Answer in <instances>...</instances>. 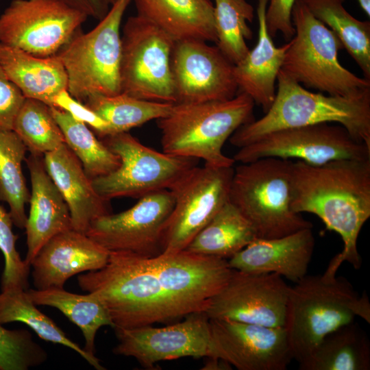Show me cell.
<instances>
[{"label":"cell","instance_id":"obj_20","mask_svg":"<svg viewBox=\"0 0 370 370\" xmlns=\"http://www.w3.org/2000/svg\"><path fill=\"white\" fill-rule=\"evenodd\" d=\"M314 247L312 228H305L279 238H257L227 262L235 270L276 273L296 283L307 275Z\"/></svg>","mask_w":370,"mask_h":370},{"label":"cell","instance_id":"obj_6","mask_svg":"<svg viewBox=\"0 0 370 370\" xmlns=\"http://www.w3.org/2000/svg\"><path fill=\"white\" fill-rule=\"evenodd\" d=\"M292 166L291 160L269 157L234 169L229 201L251 223L258 238H279L312 228L291 208Z\"/></svg>","mask_w":370,"mask_h":370},{"label":"cell","instance_id":"obj_13","mask_svg":"<svg viewBox=\"0 0 370 370\" xmlns=\"http://www.w3.org/2000/svg\"><path fill=\"white\" fill-rule=\"evenodd\" d=\"M87 18L60 0H12L0 16V42L37 57L54 56Z\"/></svg>","mask_w":370,"mask_h":370},{"label":"cell","instance_id":"obj_12","mask_svg":"<svg viewBox=\"0 0 370 370\" xmlns=\"http://www.w3.org/2000/svg\"><path fill=\"white\" fill-rule=\"evenodd\" d=\"M269 157L321 165L337 160L370 159V147L354 139L342 125L325 123L269 133L239 148L233 159L247 163Z\"/></svg>","mask_w":370,"mask_h":370},{"label":"cell","instance_id":"obj_41","mask_svg":"<svg viewBox=\"0 0 370 370\" xmlns=\"http://www.w3.org/2000/svg\"><path fill=\"white\" fill-rule=\"evenodd\" d=\"M68 5L83 12L88 17L101 20L116 0H60Z\"/></svg>","mask_w":370,"mask_h":370},{"label":"cell","instance_id":"obj_31","mask_svg":"<svg viewBox=\"0 0 370 370\" xmlns=\"http://www.w3.org/2000/svg\"><path fill=\"white\" fill-rule=\"evenodd\" d=\"M27 148L13 130H0V200L10 207L13 224L25 229L30 193L22 171Z\"/></svg>","mask_w":370,"mask_h":370},{"label":"cell","instance_id":"obj_18","mask_svg":"<svg viewBox=\"0 0 370 370\" xmlns=\"http://www.w3.org/2000/svg\"><path fill=\"white\" fill-rule=\"evenodd\" d=\"M212 357L238 370H285L293 359L285 329L210 319Z\"/></svg>","mask_w":370,"mask_h":370},{"label":"cell","instance_id":"obj_26","mask_svg":"<svg viewBox=\"0 0 370 370\" xmlns=\"http://www.w3.org/2000/svg\"><path fill=\"white\" fill-rule=\"evenodd\" d=\"M257 238L251 223L228 201L184 250L228 260Z\"/></svg>","mask_w":370,"mask_h":370},{"label":"cell","instance_id":"obj_39","mask_svg":"<svg viewBox=\"0 0 370 370\" xmlns=\"http://www.w3.org/2000/svg\"><path fill=\"white\" fill-rule=\"evenodd\" d=\"M296 0H269L266 10V24L271 38L281 33L290 40L295 34L292 9Z\"/></svg>","mask_w":370,"mask_h":370},{"label":"cell","instance_id":"obj_28","mask_svg":"<svg viewBox=\"0 0 370 370\" xmlns=\"http://www.w3.org/2000/svg\"><path fill=\"white\" fill-rule=\"evenodd\" d=\"M27 293L36 306L56 308L78 326L84 338V349L92 356H95V341L97 331L106 325L113 328L108 309L92 293L79 295L70 293L64 288L27 289Z\"/></svg>","mask_w":370,"mask_h":370},{"label":"cell","instance_id":"obj_38","mask_svg":"<svg viewBox=\"0 0 370 370\" xmlns=\"http://www.w3.org/2000/svg\"><path fill=\"white\" fill-rule=\"evenodd\" d=\"M52 107L62 110L75 120L90 125L100 137L110 135L108 124L84 103L73 98L67 90L60 91L53 97Z\"/></svg>","mask_w":370,"mask_h":370},{"label":"cell","instance_id":"obj_3","mask_svg":"<svg viewBox=\"0 0 370 370\" xmlns=\"http://www.w3.org/2000/svg\"><path fill=\"white\" fill-rule=\"evenodd\" d=\"M325 123L342 125L354 139L370 147V90L352 97L314 92L280 69L269 109L260 119L241 126L230 142L241 148L277 130Z\"/></svg>","mask_w":370,"mask_h":370},{"label":"cell","instance_id":"obj_29","mask_svg":"<svg viewBox=\"0 0 370 370\" xmlns=\"http://www.w3.org/2000/svg\"><path fill=\"white\" fill-rule=\"evenodd\" d=\"M310 13L338 37L370 80V22L360 21L343 7V0H301Z\"/></svg>","mask_w":370,"mask_h":370},{"label":"cell","instance_id":"obj_42","mask_svg":"<svg viewBox=\"0 0 370 370\" xmlns=\"http://www.w3.org/2000/svg\"><path fill=\"white\" fill-rule=\"evenodd\" d=\"M344 1V0H343ZM360 8L366 13V14L370 16V0H357Z\"/></svg>","mask_w":370,"mask_h":370},{"label":"cell","instance_id":"obj_17","mask_svg":"<svg viewBox=\"0 0 370 370\" xmlns=\"http://www.w3.org/2000/svg\"><path fill=\"white\" fill-rule=\"evenodd\" d=\"M234 68L217 46L195 39L175 42L171 71L176 103L232 99L238 93Z\"/></svg>","mask_w":370,"mask_h":370},{"label":"cell","instance_id":"obj_27","mask_svg":"<svg viewBox=\"0 0 370 370\" xmlns=\"http://www.w3.org/2000/svg\"><path fill=\"white\" fill-rule=\"evenodd\" d=\"M301 370H369L370 344L354 321L328 334L310 356L299 365Z\"/></svg>","mask_w":370,"mask_h":370},{"label":"cell","instance_id":"obj_15","mask_svg":"<svg viewBox=\"0 0 370 370\" xmlns=\"http://www.w3.org/2000/svg\"><path fill=\"white\" fill-rule=\"evenodd\" d=\"M290 286L276 273L233 269L223 288L209 301V319H227L268 327H284Z\"/></svg>","mask_w":370,"mask_h":370},{"label":"cell","instance_id":"obj_10","mask_svg":"<svg viewBox=\"0 0 370 370\" xmlns=\"http://www.w3.org/2000/svg\"><path fill=\"white\" fill-rule=\"evenodd\" d=\"M103 138V143L119 158L120 165L109 174L92 179V184L108 201L118 197L139 199L152 192L169 189L198 162L154 150L128 132Z\"/></svg>","mask_w":370,"mask_h":370},{"label":"cell","instance_id":"obj_37","mask_svg":"<svg viewBox=\"0 0 370 370\" xmlns=\"http://www.w3.org/2000/svg\"><path fill=\"white\" fill-rule=\"evenodd\" d=\"M13 221L10 212L0 205V250L4 258L1 291L10 288L27 290L30 265L22 260L16 248L18 236L12 231Z\"/></svg>","mask_w":370,"mask_h":370},{"label":"cell","instance_id":"obj_22","mask_svg":"<svg viewBox=\"0 0 370 370\" xmlns=\"http://www.w3.org/2000/svg\"><path fill=\"white\" fill-rule=\"evenodd\" d=\"M45 169L64 198L73 230L86 234L95 219L111 213L108 201L95 190L77 157L64 143L43 155Z\"/></svg>","mask_w":370,"mask_h":370},{"label":"cell","instance_id":"obj_34","mask_svg":"<svg viewBox=\"0 0 370 370\" xmlns=\"http://www.w3.org/2000/svg\"><path fill=\"white\" fill-rule=\"evenodd\" d=\"M254 17V7L247 0H214L216 44L234 65L249 51L245 40L253 37L248 23Z\"/></svg>","mask_w":370,"mask_h":370},{"label":"cell","instance_id":"obj_11","mask_svg":"<svg viewBox=\"0 0 370 370\" xmlns=\"http://www.w3.org/2000/svg\"><path fill=\"white\" fill-rule=\"evenodd\" d=\"M234 169L195 166L171 186L174 205L164 229L162 253L184 250L229 201Z\"/></svg>","mask_w":370,"mask_h":370},{"label":"cell","instance_id":"obj_35","mask_svg":"<svg viewBox=\"0 0 370 370\" xmlns=\"http://www.w3.org/2000/svg\"><path fill=\"white\" fill-rule=\"evenodd\" d=\"M12 130L33 154L44 155L65 143L51 107L34 99H25L15 117Z\"/></svg>","mask_w":370,"mask_h":370},{"label":"cell","instance_id":"obj_7","mask_svg":"<svg viewBox=\"0 0 370 370\" xmlns=\"http://www.w3.org/2000/svg\"><path fill=\"white\" fill-rule=\"evenodd\" d=\"M291 16L295 34L288 40L281 71L301 85L330 95L352 97L370 90L369 79L341 65V42L301 0L295 1Z\"/></svg>","mask_w":370,"mask_h":370},{"label":"cell","instance_id":"obj_16","mask_svg":"<svg viewBox=\"0 0 370 370\" xmlns=\"http://www.w3.org/2000/svg\"><path fill=\"white\" fill-rule=\"evenodd\" d=\"M182 321L162 328L145 325L115 329L119 343L113 352L135 358L153 369L162 360L184 357L211 358L210 319L204 312H194Z\"/></svg>","mask_w":370,"mask_h":370},{"label":"cell","instance_id":"obj_14","mask_svg":"<svg viewBox=\"0 0 370 370\" xmlns=\"http://www.w3.org/2000/svg\"><path fill=\"white\" fill-rule=\"evenodd\" d=\"M174 199L169 189L139 198L130 208L93 221L86 235L111 251L153 257L162 252V237Z\"/></svg>","mask_w":370,"mask_h":370},{"label":"cell","instance_id":"obj_23","mask_svg":"<svg viewBox=\"0 0 370 370\" xmlns=\"http://www.w3.org/2000/svg\"><path fill=\"white\" fill-rule=\"evenodd\" d=\"M257 1L258 41L254 48L234 65V75L238 92L247 95L265 113L274 101L275 83L289 41L281 47L275 45L266 24L269 0Z\"/></svg>","mask_w":370,"mask_h":370},{"label":"cell","instance_id":"obj_32","mask_svg":"<svg viewBox=\"0 0 370 370\" xmlns=\"http://www.w3.org/2000/svg\"><path fill=\"white\" fill-rule=\"evenodd\" d=\"M84 103L108 124L110 135L127 132L149 121L162 118L173 105L138 99L123 92L110 96L92 95Z\"/></svg>","mask_w":370,"mask_h":370},{"label":"cell","instance_id":"obj_40","mask_svg":"<svg viewBox=\"0 0 370 370\" xmlns=\"http://www.w3.org/2000/svg\"><path fill=\"white\" fill-rule=\"evenodd\" d=\"M25 99L0 66V130H12L15 117Z\"/></svg>","mask_w":370,"mask_h":370},{"label":"cell","instance_id":"obj_36","mask_svg":"<svg viewBox=\"0 0 370 370\" xmlns=\"http://www.w3.org/2000/svg\"><path fill=\"white\" fill-rule=\"evenodd\" d=\"M47 358V352L29 331L8 330L0 323V370H27Z\"/></svg>","mask_w":370,"mask_h":370},{"label":"cell","instance_id":"obj_25","mask_svg":"<svg viewBox=\"0 0 370 370\" xmlns=\"http://www.w3.org/2000/svg\"><path fill=\"white\" fill-rule=\"evenodd\" d=\"M0 66L25 98L50 107L53 97L67 90V75L58 55L37 57L0 42Z\"/></svg>","mask_w":370,"mask_h":370},{"label":"cell","instance_id":"obj_24","mask_svg":"<svg viewBox=\"0 0 370 370\" xmlns=\"http://www.w3.org/2000/svg\"><path fill=\"white\" fill-rule=\"evenodd\" d=\"M137 15L152 22L175 42L195 39L217 42L210 0H134Z\"/></svg>","mask_w":370,"mask_h":370},{"label":"cell","instance_id":"obj_8","mask_svg":"<svg viewBox=\"0 0 370 370\" xmlns=\"http://www.w3.org/2000/svg\"><path fill=\"white\" fill-rule=\"evenodd\" d=\"M132 0H116L92 30H79L58 52L67 75V91L84 103L95 95L121 92L120 27Z\"/></svg>","mask_w":370,"mask_h":370},{"label":"cell","instance_id":"obj_21","mask_svg":"<svg viewBox=\"0 0 370 370\" xmlns=\"http://www.w3.org/2000/svg\"><path fill=\"white\" fill-rule=\"evenodd\" d=\"M25 160L32 190L29 212L25 227L27 245L25 260L31 265L47 241L73 227L69 208L45 169L43 155L30 153Z\"/></svg>","mask_w":370,"mask_h":370},{"label":"cell","instance_id":"obj_33","mask_svg":"<svg viewBox=\"0 0 370 370\" xmlns=\"http://www.w3.org/2000/svg\"><path fill=\"white\" fill-rule=\"evenodd\" d=\"M51 111L66 145L79 160L90 180L108 175L119 166L118 156L99 141L85 123L58 108L51 107Z\"/></svg>","mask_w":370,"mask_h":370},{"label":"cell","instance_id":"obj_9","mask_svg":"<svg viewBox=\"0 0 370 370\" xmlns=\"http://www.w3.org/2000/svg\"><path fill=\"white\" fill-rule=\"evenodd\" d=\"M175 41L138 16L129 17L121 35V92L153 101L176 103L171 71Z\"/></svg>","mask_w":370,"mask_h":370},{"label":"cell","instance_id":"obj_30","mask_svg":"<svg viewBox=\"0 0 370 370\" xmlns=\"http://www.w3.org/2000/svg\"><path fill=\"white\" fill-rule=\"evenodd\" d=\"M21 322L42 339L73 349L97 370L106 369L99 360L71 341L56 323L43 314L33 302L27 290L10 288L0 293V323Z\"/></svg>","mask_w":370,"mask_h":370},{"label":"cell","instance_id":"obj_1","mask_svg":"<svg viewBox=\"0 0 370 370\" xmlns=\"http://www.w3.org/2000/svg\"><path fill=\"white\" fill-rule=\"evenodd\" d=\"M291 208L312 213L343 243L323 275L334 277L343 262L360 268L357 246L360 232L370 217V159L337 160L321 165L293 162Z\"/></svg>","mask_w":370,"mask_h":370},{"label":"cell","instance_id":"obj_4","mask_svg":"<svg viewBox=\"0 0 370 370\" xmlns=\"http://www.w3.org/2000/svg\"><path fill=\"white\" fill-rule=\"evenodd\" d=\"M360 317L370 323L367 295L343 277L306 275L290 286L284 328L293 359L306 361L328 334Z\"/></svg>","mask_w":370,"mask_h":370},{"label":"cell","instance_id":"obj_2","mask_svg":"<svg viewBox=\"0 0 370 370\" xmlns=\"http://www.w3.org/2000/svg\"><path fill=\"white\" fill-rule=\"evenodd\" d=\"M77 282L103 303L114 330L171 322L190 314L158 256L111 251L103 267L80 273Z\"/></svg>","mask_w":370,"mask_h":370},{"label":"cell","instance_id":"obj_5","mask_svg":"<svg viewBox=\"0 0 370 370\" xmlns=\"http://www.w3.org/2000/svg\"><path fill=\"white\" fill-rule=\"evenodd\" d=\"M254 105L243 92L227 100L173 103L157 120L162 151L202 159L212 167L233 166L234 160L223 153V147L241 126L254 120Z\"/></svg>","mask_w":370,"mask_h":370},{"label":"cell","instance_id":"obj_19","mask_svg":"<svg viewBox=\"0 0 370 370\" xmlns=\"http://www.w3.org/2000/svg\"><path fill=\"white\" fill-rule=\"evenodd\" d=\"M109 254L86 234L62 232L47 241L31 263L35 289L62 288L71 277L103 267Z\"/></svg>","mask_w":370,"mask_h":370}]
</instances>
